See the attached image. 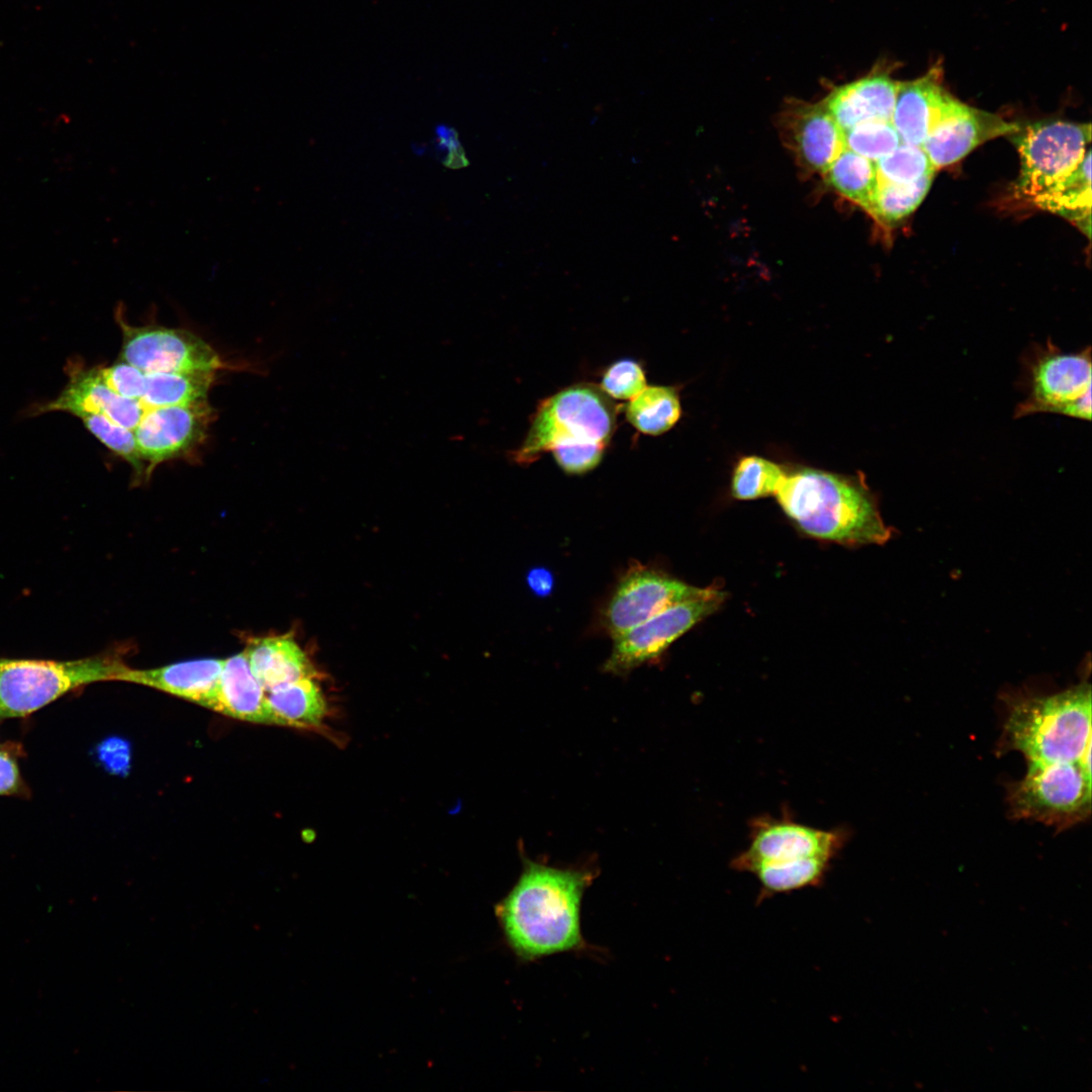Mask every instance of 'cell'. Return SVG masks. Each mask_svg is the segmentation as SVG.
<instances>
[{
    "label": "cell",
    "mask_w": 1092,
    "mask_h": 1092,
    "mask_svg": "<svg viewBox=\"0 0 1092 1092\" xmlns=\"http://www.w3.org/2000/svg\"><path fill=\"white\" fill-rule=\"evenodd\" d=\"M876 166L879 183H910L936 171L922 147L905 143L876 161Z\"/></svg>",
    "instance_id": "obj_29"
},
{
    "label": "cell",
    "mask_w": 1092,
    "mask_h": 1092,
    "mask_svg": "<svg viewBox=\"0 0 1092 1092\" xmlns=\"http://www.w3.org/2000/svg\"><path fill=\"white\" fill-rule=\"evenodd\" d=\"M1091 777L1078 762H1027L1024 777L1008 786L1010 816L1062 831L1091 814Z\"/></svg>",
    "instance_id": "obj_8"
},
{
    "label": "cell",
    "mask_w": 1092,
    "mask_h": 1092,
    "mask_svg": "<svg viewBox=\"0 0 1092 1092\" xmlns=\"http://www.w3.org/2000/svg\"><path fill=\"white\" fill-rule=\"evenodd\" d=\"M1008 136L1020 158L1017 194L1032 202L1081 162L1090 150L1091 125L1039 121L1020 126Z\"/></svg>",
    "instance_id": "obj_9"
},
{
    "label": "cell",
    "mask_w": 1092,
    "mask_h": 1092,
    "mask_svg": "<svg viewBox=\"0 0 1092 1092\" xmlns=\"http://www.w3.org/2000/svg\"><path fill=\"white\" fill-rule=\"evenodd\" d=\"M901 143L891 120H868L844 131L845 148L875 162L890 154Z\"/></svg>",
    "instance_id": "obj_31"
},
{
    "label": "cell",
    "mask_w": 1092,
    "mask_h": 1092,
    "mask_svg": "<svg viewBox=\"0 0 1092 1092\" xmlns=\"http://www.w3.org/2000/svg\"><path fill=\"white\" fill-rule=\"evenodd\" d=\"M849 839L844 827L820 829L798 822L788 810L751 819L749 843L730 861L736 872L753 875L759 883L757 903L780 894L825 881L833 860Z\"/></svg>",
    "instance_id": "obj_2"
},
{
    "label": "cell",
    "mask_w": 1092,
    "mask_h": 1092,
    "mask_svg": "<svg viewBox=\"0 0 1092 1092\" xmlns=\"http://www.w3.org/2000/svg\"><path fill=\"white\" fill-rule=\"evenodd\" d=\"M616 406L592 384L566 387L538 406L514 460L529 464L551 452L569 474L585 473L599 465L616 428Z\"/></svg>",
    "instance_id": "obj_4"
},
{
    "label": "cell",
    "mask_w": 1092,
    "mask_h": 1092,
    "mask_svg": "<svg viewBox=\"0 0 1092 1092\" xmlns=\"http://www.w3.org/2000/svg\"><path fill=\"white\" fill-rule=\"evenodd\" d=\"M100 372L107 385L117 394L132 399L142 398L146 384L144 371L119 359L108 367L100 368Z\"/></svg>",
    "instance_id": "obj_33"
},
{
    "label": "cell",
    "mask_w": 1092,
    "mask_h": 1092,
    "mask_svg": "<svg viewBox=\"0 0 1092 1092\" xmlns=\"http://www.w3.org/2000/svg\"><path fill=\"white\" fill-rule=\"evenodd\" d=\"M786 471L759 456H746L736 464L731 481L732 495L740 500L775 495Z\"/></svg>",
    "instance_id": "obj_28"
},
{
    "label": "cell",
    "mask_w": 1092,
    "mask_h": 1092,
    "mask_svg": "<svg viewBox=\"0 0 1092 1092\" xmlns=\"http://www.w3.org/2000/svg\"><path fill=\"white\" fill-rule=\"evenodd\" d=\"M122 345L119 359L145 373L217 371L218 354L195 334L162 326L134 327L119 320Z\"/></svg>",
    "instance_id": "obj_12"
},
{
    "label": "cell",
    "mask_w": 1092,
    "mask_h": 1092,
    "mask_svg": "<svg viewBox=\"0 0 1092 1092\" xmlns=\"http://www.w3.org/2000/svg\"><path fill=\"white\" fill-rule=\"evenodd\" d=\"M1025 397L1016 417L1038 413L1091 420V352H1064L1048 341L1036 345L1023 363Z\"/></svg>",
    "instance_id": "obj_7"
},
{
    "label": "cell",
    "mask_w": 1092,
    "mask_h": 1092,
    "mask_svg": "<svg viewBox=\"0 0 1092 1092\" xmlns=\"http://www.w3.org/2000/svg\"><path fill=\"white\" fill-rule=\"evenodd\" d=\"M99 760L111 772L121 774L129 763L128 744L122 739L111 737L104 740L97 748Z\"/></svg>",
    "instance_id": "obj_34"
},
{
    "label": "cell",
    "mask_w": 1092,
    "mask_h": 1092,
    "mask_svg": "<svg viewBox=\"0 0 1092 1092\" xmlns=\"http://www.w3.org/2000/svg\"><path fill=\"white\" fill-rule=\"evenodd\" d=\"M223 659L200 658L151 669L127 667L118 680L150 687L213 710Z\"/></svg>",
    "instance_id": "obj_17"
},
{
    "label": "cell",
    "mask_w": 1092,
    "mask_h": 1092,
    "mask_svg": "<svg viewBox=\"0 0 1092 1092\" xmlns=\"http://www.w3.org/2000/svg\"><path fill=\"white\" fill-rule=\"evenodd\" d=\"M210 415L207 401L147 408L133 434L148 474L158 464L185 455L200 444Z\"/></svg>",
    "instance_id": "obj_13"
},
{
    "label": "cell",
    "mask_w": 1092,
    "mask_h": 1092,
    "mask_svg": "<svg viewBox=\"0 0 1092 1092\" xmlns=\"http://www.w3.org/2000/svg\"><path fill=\"white\" fill-rule=\"evenodd\" d=\"M898 82L884 73L834 88L823 104L845 131L868 120H891Z\"/></svg>",
    "instance_id": "obj_19"
},
{
    "label": "cell",
    "mask_w": 1092,
    "mask_h": 1092,
    "mask_svg": "<svg viewBox=\"0 0 1092 1092\" xmlns=\"http://www.w3.org/2000/svg\"><path fill=\"white\" fill-rule=\"evenodd\" d=\"M22 789L17 760L9 750H0V796L16 795Z\"/></svg>",
    "instance_id": "obj_35"
},
{
    "label": "cell",
    "mask_w": 1092,
    "mask_h": 1092,
    "mask_svg": "<svg viewBox=\"0 0 1092 1092\" xmlns=\"http://www.w3.org/2000/svg\"><path fill=\"white\" fill-rule=\"evenodd\" d=\"M1019 127L952 97L921 147L937 170L959 162L992 139L1014 133Z\"/></svg>",
    "instance_id": "obj_14"
},
{
    "label": "cell",
    "mask_w": 1092,
    "mask_h": 1092,
    "mask_svg": "<svg viewBox=\"0 0 1092 1092\" xmlns=\"http://www.w3.org/2000/svg\"><path fill=\"white\" fill-rule=\"evenodd\" d=\"M726 597V593L711 587L706 595L674 604L615 637L605 671L625 674L656 660L676 639L716 612Z\"/></svg>",
    "instance_id": "obj_11"
},
{
    "label": "cell",
    "mask_w": 1092,
    "mask_h": 1092,
    "mask_svg": "<svg viewBox=\"0 0 1092 1092\" xmlns=\"http://www.w3.org/2000/svg\"><path fill=\"white\" fill-rule=\"evenodd\" d=\"M86 429L103 445L126 461L138 475L149 476L147 465L142 458L132 430L124 428L100 414H86L81 417Z\"/></svg>",
    "instance_id": "obj_30"
},
{
    "label": "cell",
    "mask_w": 1092,
    "mask_h": 1092,
    "mask_svg": "<svg viewBox=\"0 0 1092 1092\" xmlns=\"http://www.w3.org/2000/svg\"><path fill=\"white\" fill-rule=\"evenodd\" d=\"M127 667L114 652L72 660L0 657V719L25 717L86 685L118 680Z\"/></svg>",
    "instance_id": "obj_6"
},
{
    "label": "cell",
    "mask_w": 1092,
    "mask_h": 1092,
    "mask_svg": "<svg viewBox=\"0 0 1092 1092\" xmlns=\"http://www.w3.org/2000/svg\"><path fill=\"white\" fill-rule=\"evenodd\" d=\"M775 496L803 533L821 540L881 545L893 535L862 477L800 468L786 472Z\"/></svg>",
    "instance_id": "obj_3"
},
{
    "label": "cell",
    "mask_w": 1092,
    "mask_h": 1092,
    "mask_svg": "<svg viewBox=\"0 0 1092 1092\" xmlns=\"http://www.w3.org/2000/svg\"><path fill=\"white\" fill-rule=\"evenodd\" d=\"M1032 203L1075 223L1087 237L1091 226V151L1067 176L1045 190Z\"/></svg>",
    "instance_id": "obj_22"
},
{
    "label": "cell",
    "mask_w": 1092,
    "mask_h": 1092,
    "mask_svg": "<svg viewBox=\"0 0 1092 1092\" xmlns=\"http://www.w3.org/2000/svg\"><path fill=\"white\" fill-rule=\"evenodd\" d=\"M951 98L932 74L898 82L891 122L902 143L921 147Z\"/></svg>",
    "instance_id": "obj_18"
},
{
    "label": "cell",
    "mask_w": 1092,
    "mask_h": 1092,
    "mask_svg": "<svg viewBox=\"0 0 1092 1092\" xmlns=\"http://www.w3.org/2000/svg\"><path fill=\"white\" fill-rule=\"evenodd\" d=\"M932 179L929 175L910 183H879L871 214L886 224L903 219L920 205Z\"/></svg>",
    "instance_id": "obj_27"
},
{
    "label": "cell",
    "mask_w": 1092,
    "mask_h": 1092,
    "mask_svg": "<svg viewBox=\"0 0 1092 1092\" xmlns=\"http://www.w3.org/2000/svg\"><path fill=\"white\" fill-rule=\"evenodd\" d=\"M628 422L639 432L657 436L670 430L679 420L681 408L674 388L646 385L625 408Z\"/></svg>",
    "instance_id": "obj_26"
},
{
    "label": "cell",
    "mask_w": 1092,
    "mask_h": 1092,
    "mask_svg": "<svg viewBox=\"0 0 1092 1092\" xmlns=\"http://www.w3.org/2000/svg\"><path fill=\"white\" fill-rule=\"evenodd\" d=\"M710 588L685 583L655 566L632 563L600 608V629L614 639L674 604L706 595Z\"/></svg>",
    "instance_id": "obj_10"
},
{
    "label": "cell",
    "mask_w": 1092,
    "mask_h": 1092,
    "mask_svg": "<svg viewBox=\"0 0 1092 1092\" xmlns=\"http://www.w3.org/2000/svg\"><path fill=\"white\" fill-rule=\"evenodd\" d=\"M782 122L787 144L811 171L824 174L845 148L844 131L823 103H792Z\"/></svg>",
    "instance_id": "obj_15"
},
{
    "label": "cell",
    "mask_w": 1092,
    "mask_h": 1092,
    "mask_svg": "<svg viewBox=\"0 0 1092 1092\" xmlns=\"http://www.w3.org/2000/svg\"><path fill=\"white\" fill-rule=\"evenodd\" d=\"M66 412L81 417L100 414L112 422L134 430L146 411L139 399L114 392L103 379L100 368L72 371L63 392L39 407L38 412Z\"/></svg>",
    "instance_id": "obj_16"
},
{
    "label": "cell",
    "mask_w": 1092,
    "mask_h": 1092,
    "mask_svg": "<svg viewBox=\"0 0 1092 1092\" xmlns=\"http://www.w3.org/2000/svg\"><path fill=\"white\" fill-rule=\"evenodd\" d=\"M646 387V377L641 365L632 359L613 363L604 373L601 389L616 399L630 400Z\"/></svg>",
    "instance_id": "obj_32"
},
{
    "label": "cell",
    "mask_w": 1092,
    "mask_h": 1092,
    "mask_svg": "<svg viewBox=\"0 0 1092 1092\" xmlns=\"http://www.w3.org/2000/svg\"><path fill=\"white\" fill-rule=\"evenodd\" d=\"M215 372L146 373L145 392L140 401L146 410L207 401Z\"/></svg>",
    "instance_id": "obj_24"
},
{
    "label": "cell",
    "mask_w": 1092,
    "mask_h": 1092,
    "mask_svg": "<svg viewBox=\"0 0 1092 1092\" xmlns=\"http://www.w3.org/2000/svg\"><path fill=\"white\" fill-rule=\"evenodd\" d=\"M275 724L293 728H314L327 714V704L314 676L280 685L267 692Z\"/></svg>",
    "instance_id": "obj_23"
},
{
    "label": "cell",
    "mask_w": 1092,
    "mask_h": 1092,
    "mask_svg": "<svg viewBox=\"0 0 1092 1092\" xmlns=\"http://www.w3.org/2000/svg\"><path fill=\"white\" fill-rule=\"evenodd\" d=\"M244 651L253 674L266 692L315 675L306 654L289 635L252 638Z\"/></svg>",
    "instance_id": "obj_21"
},
{
    "label": "cell",
    "mask_w": 1092,
    "mask_h": 1092,
    "mask_svg": "<svg viewBox=\"0 0 1092 1092\" xmlns=\"http://www.w3.org/2000/svg\"><path fill=\"white\" fill-rule=\"evenodd\" d=\"M824 175L835 191L871 213L879 184L875 161L844 148Z\"/></svg>",
    "instance_id": "obj_25"
},
{
    "label": "cell",
    "mask_w": 1092,
    "mask_h": 1092,
    "mask_svg": "<svg viewBox=\"0 0 1092 1092\" xmlns=\"http://www.w3.org/2000/svg\"><path fill=\"white\" fill-rule=\"evenodd\" d=\"M527 582L535 595L546 597L553 589L554 578L548 569L544 567H535L528 572Z\"/></svg>",
    "instance_id": "obj_36"
},
{
    "label": "cell",
    "mask_w": 1092,
    "mask_h": 1092,
    "mask_svg": "<svg viewBox=\"0 0 1092 1092\" xmlns=\"http://www.w3.org/2000/svg\"><path fill=\"white\" fill-rule=\"evenodd\" d=\"M1000 752L1022 753L1027 762H1078L1091 744V686L1087 678L1050 695H1004Z\"/></svg>",
    "instance_id": "obj_5"
},
{
    "label": "cell",
    "mask_w": 1092,
    "mask_h": 1092,
    "mask_svg": "<svg viewBox=\"0 0 1092 1092\" xmlns=\"http://www.w3.org/2000/svg\"><path fill=\"white\" fill-rule=\"evenodd\" d=\"M596 874L523 858V871L495 905L504 939L521 963L592 949L581 932V905Z\"/></svg>",
    "instance_id": "obj_1"
},
{
    "label": "cell",
    "mask_w": 1092,
    "mask_h": 1092,
    "mask_svg": "<svg viewBox=\"0 0 1092 1092\" xmlns=\"http://www.w3.org/2000/svg\"><path fill=\"white\" fill-rule=\"evenodd\" d=\"M212 711L241 721L276 725L267 692L253 674L244 650L223 659Z\"/></svg>",
    "instance_id": "obj_20"
}]
</instances>
